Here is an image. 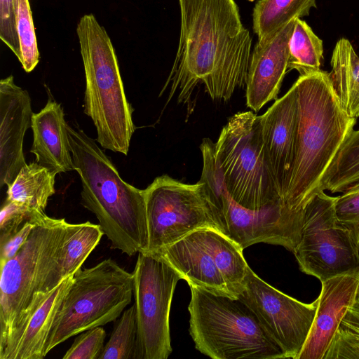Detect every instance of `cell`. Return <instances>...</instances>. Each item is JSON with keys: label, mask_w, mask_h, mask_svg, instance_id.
I'll use <instances>...</instances> for the list:
<instances>
[{"label": "cell", "mask_w": 359, "mask_h": 359, "mask_svg": "<svg viewBox=\"0 0 359 359\" xmlns=\"http://www.w3.org/2000/svg\"><path fill=\"white\" fill-rule=\"evenodd\" d=\"M180 29L173 65L161 93L193 109L198 86L213 100L226 102L245 86L252 37L235 0H178Z\"/></svg>", "instance_id": "6da1fadb"}, {"label": "cell", "mask_w": 359, "mask_h": 359, "mask_svg": "<svg viewBox=\"0 0 359 359\" xmlns=\"http://www.w3.org/2000/svg\"><path fill=\"white\" fill-rule=\"evenodd\" d=\"M294 84L298 104L295 155L285 200L292 209L303 211L321 191V180L353 131L356 118L341 107L327 72L301 75Z\"/></svg>", "instance_id": "7a4b0ae2"}, {"label": "cell", "mask_w": 359, "mask_h": 359, "mask_svg": "<svg viewBox=\"0 0 359 359\" xmlns=\"http://www.w3.org/2000/svg\"><path fill=\"white\" fill-rule=\"evenodd\" d=\"M81 204L97 217L111 248L128 256L147 251L149 234L144 189L126 182L94 140L67 126Z\"/></svg>", "instance_id": "3957f363"}, {"label": "cell", "mask_w": 359, "mask_h": 359, "mask_svg": "<svg viewBox=\"0 0 359 359\" xmlns=\"http://www.w3.org/2000/svg\"><path fill=\"white\" fill-rule=\"evenodd\" d=\"M69 224L41 214L16 255L0 262V359H9L27 322L49 294L41 290Z\"/></svg>", "instance_id": "277c9868"}, {"label": "cell", "mask_w": 359, "mask_h": 359, "mask_svg": "<svg viewBox=\"0 0 359 359\" xmlns=\"http://www.w3.org/2000/svg\"><path fill=\"white\" fill-rule=\"evenodd\" d=\"M76 33L86 77L83 111L93 121L102 147L127 155L135 130L133 109L111 39L92 13L80 18Z\"/></svg>", "instance_id": "5b68a950"}, {"label": "cell", "mask_w": 359, "mask_h": 359, "mask_svg": "<svg viewBox=\"0 0 359 359\" xmlns=\"http://www.w3.org/2000/svg\"><path fill=\"white\" fill-rule=\"evenodd\" d=\"M189 333L196 348L213 359H283L280 347L240 298L190 286Z\"/></svg>", "instance_id": "8992f818"}, {"label": "cell", "mask_w": 359, "mask_h": 359, "mask_svg": "<svg viewBox=\"0 0 359 359\" xmlns=\"http://www.w3.org/2000/svg\"><path fill=\"white\" fill-rule=\"evenodd\" d=\"M214 155L226 188L238 204L252 211L287 205L267 160L259 116L248 111L230 117L214 143Z\"/></svg>", "instance_id": "52a82bcc"}, {"label": "cell", "mask_w": 359, "mask_h": 359, "mask_svg": "<svg viewBox=\"0 0 359 359\" xmlns=\"http://www.w3.org/2000/svg\"><path fill=\"white\" fill-rule=\"evenodd\" d=\"M204 184L216 229L243 249L258 243L281 245L294 252L301 238L305 210L283 204L261 211L248 210L229 194L215 161L214 143L208 138L200 146Z\"/></svg>", "instance_id": "ba28073f"}, {"label": "cell", "mask_w": 359, "mask_h": 359, "mask_svg": "<svg viewBox=\"0 0 359 359\" xmlns=\"http://www.w3.org/2000/svg\"><path fill=\"white\" fill-rule=\"evenodd\" d=\"M133 274L111 258L78 269L50 329L46 354L69 338L114 321L129 305Z\"/></svg>", "instance_id": "9c48e42d"}, {"label": "cell", "mask_w": 359, "mask_h": 359, "mask_svg": "<svg viewBox=\"0 0 359 359\" xmlns=\"http://www.w3.org/2000/svg\"><path fill=\"white\" fill-rule=\"evenodd\" d=\"M337 197L321 191L305 208L301 238L293 253L300 270L320 282L359 273V255L336 212Z\"/></svg>", "instance_id": "30bf717a"}, {"label": "cell", "mask_w": 359, "mask_h": 359, "mask_svg": "<svg viewBox=\"0 0 359 359\" xmlns=\"http://www.w3.org/2000/svg\"><path fill=\"white\" fill-rule=\"evenodd\" d=\"M133 274L136 359H166L172 353L169 316L180 274L159 253L139 252Z\"/></svg>", "instance_id": "8fae6325"}, {"label": "cell", "mask_w": 359, "mask_h": 359, "mask_svg": "<svg viewBox=\"0 0 359 359\" xmlns=\"http://www.w3.org/2000/svg\"><path fill=\"white\" fill-rule=\"evenodd\" d=\"M144 191L149 234L146 252L158 253L201 229H216L205 186L200 180L191 184L164 175L155 178Z\"/></svg>", "instance_id": "7c38bea8"}, {"label": "cell", "mask_w": 359, "mask_h": 359, "mask_svg": "<svg viewBox=\"0 0 359 359\" xmlns=\"http://www.w3.org/2000/svg\"><path fill=\"white\" fill-rule=\"evenodd\" d=\"M238 297L255 313L285 358L298 359L316 315L318 298L303 303L275 289L248 266Z\"/></svg>", "instance_id": "4fadbf2b"}, {"label": "cell", "mask_w": 359, "mask_h": 359, "mask_svg": "<svg viewBox=\"0 0 359 359\" xmlns=\"http://www.w3.org/2000/svg\"><path fill=\"white\" fill-rule=\"evenodd\" d=\"M297 113V88L294 83L259 116L267 160L285 201L295 155Z\"/></svg>", "instance_id": "5bb4252c"}, {"label": "cell", "mask_w": 359, "mask_h": 359, "mask_svg": "<svg viewBox=\"0 0 359 359\" xmlns=\"http://www.w3.org/2000/svg\"><path fill=\"white\" fill-rule=\"evenodd\" d=\"M29 93L12 75L0 81V187H8L27 165L23 153L25 132L32 126Z\"/></svg>", "instance_id": "9a60e30c"}, {"label": "cell", "mask_w": 359, "mask_h": 359, "mask_svg": "<svg viewBox=\"0 0 359 359\" xmlns=\"http://www.w3.org/2000/svg\"><path fill=\"white\" fill-rule=\"evenodd\" d=\"M295 19L274 34L257 41L251 54L245 84L247 107L255 112L277 100L289 58V41Z\"/></svg>", "instance_id": "2e32d148"}, {"label": "cell", "mask_w": 359, "mask_h": 359, "mask_svg": "<svg viewBox=\"0 0 359 359\" xmlns=\"http://www.w3.org/2000/svg\"><path fill=\"white\" fill-rule=\"evenodd\" d=\"M313 324L298 359H323L348 311L356 304L359 273L321 282Z\"/></svg>", "instance_id": "e0dca14e"}, {"label": "cell", "mask_w": 359, "mask_h": 359, "mask_svg": "<svg viewBox=\"0 0 359 359\" xmlns=\"http://www.w3.org/2000/svg\"><path fill=\"white\" fill-rule=\"evenodd\" d=\"M158 253L174 267L189 286L198 287L216 294L235 297L228 288L201 229Z\"/></svg>", "instance_id": "ac0fdd59"}, {"label": "cell", "mask_w": 359, "mask_h": 359, "mask_svg": "<svg viewBox=\"0 0 359 359\" xmlns=\"http://www.w3.org/2000/svg\"><path fill=\"white\" fill-rule=\"evenodd\" d=\"M67 126L61 104L50 97L39 112L32 114L30 152L38 163L56 175L74 170Z\"/></svg>", "instance_id": "d6986e66"}, {"label": "cell", "mask_w": 359, "mask_h": 359, "mask_svg": "<svg viewBox=\"0 0 359 359\" xmlns=\"http://www.w3.org/2000/svg\"><path fill=\"white\" fill-rule=\"evenodd\" d=\"M103 235L99 224L90 222L69 223L56 259L46 276L41 293H49L66 278L74 274L99 244Z\"/></svg>", "instance_id": "ffe728a7"}, {"label": "cell", "mask_w": 359, "mask_h": 359, "mask_svg": "<svg viewBox=\"0 0 359 359\" xmlns=\"http://www.w3.org/2000/svg\"><path fill=\"white\" fill-rule=\"evenodd\" d=\"M74 274L53 289L27 322L9 359H43L46 341L60 304Z\"/></svg>", "instance_id": "44dd1931"}, {"label": "cell", "mask_w": 359, "mask_h": 359, "mask_svg": "<svg viewBox=\"0 0 359 359\" xmlns=\"http://www.w3.org/2000/svg\"><path fill=\"white\" fill-rule=\"evenodd\" d=\"M329 74L333 89L345 111L352 118L359 116V57L350 41L340 39L331 58Z\"/></svg>", "instance_id": "7402d4cb"}, {"label": "cell", "mask_w": 359, "mask_h": 359, "mask_svg": "<svg viewBox=\"0 0 359 359\" xmlns=\"http://www.w3.org/2000/svg\"><path fill=\"white\" fill-rule=\"evenodd\" d=\"M55 176L56 174L37 162L27 164L8 187L6 199L45 212L49 198L55 192Z\"/></svg>", "instance_id": "603a6c76"}, {"label": "cell", "mask_w": 359, "mask_h": 359, "mask_svg": "<svg viewBox=\"0 0 359 359\" xmlns=\"http://www.w3.org/2000/svg\"><path fill=\"white\" fill-rule=\"evenodd\" d=\"M316 0H259L252 12V28L258 40L274 34L290 20L309 15Z\"/></svg>", "instance_id": "cb8c5ba5"}, {"label": "cell", "mask_w": 359, "mask_h": 359, "mask_svg": "<svg viewBox=\"0 0 359 359\" xmlns=\"http://www.w3.org/2000/svg\"><path fill=\"white\" fill-rule=\"evenodd\" d=\"M359 185V130L343 143L320 182V191L343 193Z\"/></svg>", "instance_id": "d4e9b609"}, {"label": "cell", "mask_w": 359, "mask_h": 359, "mask_svg": "<svg viewBox=\"0 0 359 359\" xmlns=\"http://www.w3.org/2000/svg\"><path fill=\"white\" fill-rule=\"evenodd\" d=\"M323 53L322 40L304 20L296 18L289 41L287 69H295L300 76L318 72Z\"/></svg>", "instance_id": "484cf974"}, {"label": "cell", "mask_w": 359, "mask_h": 359, "mask_svg": "<svg viewBox=\"0 0 359 359\" xmlns=\"http://www.w3.org/2000/svg\"><path fill=\"white\" fill-rule=\"evenodd\" d=\"M137 324L134 304L123 311L98 359H136Z\"/></svg>", "instance_id": "4316f807"}, {"label": "cell", "mask_w": 359, "mask_h": 359, "mask_svg": "<svg viewBox=\"0 0 359 359\" xmlns=\"http://www.w3.org/2000/svg\"><path fill=\"white\" fill-rule=\"evenodd\" d=\"M16 30L20 46V57L22 68L30 72L39 62L32 11L29 0H14Z\"/></svg>", "instance_id": "83f0119b"}, {"label": "cell", "mask_w": 359, "mask_h": 359, "mask_svg": "<svg viewBox=\"0 0 359 359\" xmlns=\"http://www.w3.org/2000/svg\"><path fill=\"white\" fill-rule=\"evenodd\" d=\"M323 359H359V304L342 320Z\"/></svg>", "instance_id": "f1b7e54d"}, {"label": "cell", "mask_w": 359, "mask_h": 359, "mask_svg": "<svg viewBox=\"0 0 359 359\" xmlns=\"http://www.w3.org/2000/svg\"><path fill=\"white\" fill-rule=\"evenodd\" d=\"M106 332L102 326L86 330L76 337L63 359H98L102 353Z\"/></svg>", "instance_id": "f546056e"}, {"label": "cell", "mask_w": 359, "mask_h": 359, "mask_svg": "<svg viewBox=\"0 0 359 359\" xmlns=\"http://www.w3.org/2000/svg\"><path fill=\"white\" fill-rule=\"evenodd\" d=\"M38 212L19 202L6 198L0 212V243L15 233Z\"/></svg>", "instance_id": "4dcf8cb0"}, {"label": "cell", "mask_w": 359, "mask_h": 359, "mask_svg": "<svg viewBox=\"0 0 359 359\" xmlns=\"http://www.w3.org/2000/svg\"><path fill=\"white\" fill-rule=\"evenodd\" d=\"M0 38L19 59L14 0H0Z\"/></svg>", "instance_id": "1f68e13d"}, {"label": "cell", "mask_w": 359, "mask_h": 359, "mask_svg": "<svg viewBox=\"0 0 359 359\" xmlns=\"http://www.w3.org/2000/svg\"><path fill=\"white\" fill-rule=\"evenodd\" d=\"M45 212H38L28 219L13 235L0 243V262L13 257L28 238L40 215Z\"/></svg>", "instance_id": "d6a6232c"}, {"label": "cell", "mask_w": 359, "mask_h": 359, "mask_svg": "<svg viewBox=\"0 0 359 359\" xmlns=\"http://www.w3.org/2000/svg\"><path fill=\"white\" fill-rule=\"evenodd\" d=\"M335 206L340 221L359 214V185L337 196Z\"/></svg>", "instance_id": "836d02e7"}, {"label": "cell", "mask_w": 359, "mask_h": 359, "mask_svg": "<svg viewBox=\"0 0 359 359\" xmlns=\"http://www.w3.org/2000/svg\"><path fill=\"white\" fill-rule=\"evenodd\" d=\"M340 222L348 231L359 255V214Z\"/></svg>", "instance_id": "e575fe53"}, {"label": "cell", "mask_w": 359, "mask_h": 359, "mask_svg": "<svg viewBox=\"0 0 359 359\" xmlns=\"http://www.w3.org/2000/svg\"><path fill=\"white\" fill-rule=\"evenodd\" d=\"M356 304H359V287H358V294H357Z\"/></svg>", "instance_id": "d590c367"}]
</instances>
